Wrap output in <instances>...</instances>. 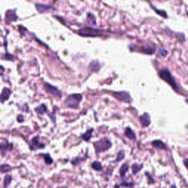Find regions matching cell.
<instances>
[{"label": "cell", "instance_id": "6da1fadb", "mask_svg": "<svg viewBox=\"0 0 188 188\" xmlns=\"http://www.w3.org/2000/svg\"><path fill=\"white\" fill-rule=\"evenodd\" d=\"M159 76L162 80H163L164 81H165L167 84L170 85V86L173 88V89H174L175 91L178 92V85L176 84V81H175V79L173 78V76L170 74V71L167 69H161L159 72Z\"/></svg>", "mask_w": 188, "mask_h": 188}, {"label": "cell", "instance_id": "7a4b0ae2", "mask_svg": "<svg viewBox=\"0 0 188 188\" xmlns=\"http://www.w3.org/2000/svg\"><path fill=\"white\" fill-rule=\"evenodd\" d=\"M83 95L80 94H71L67 96L65 100V105L72 109L79 108L80 102L83 100Z\"/></svg>", "mask_w": 188, "mask_h": 188}, {"label": "cell", "instance_id": "3957f363", "mask_svg": "<svg viewBox=\"0 0 188 188\" xmlns=\"http://www.w3.org/2000/svg\"><path fill=\"white\" fill-rule=\"evenodd\" d=\"M94 146L96 154H99V153L105 152L107 150L110 149L112 146V143L107 137H104L94 143Z\"/></svg>", "mask_w": 188, "mask_h": 188}, {"label": "cell", "instance_id": "277c9868", "mask_svg": "<svg viewBox=\"0 0 188 188\" xmlns=\"http://www.w3.org/2000/svg\"><path fill=\"white\" fill-rule=\"evenodd\" d=\"M102 32L99 29L91 27H84L77 31V33L83 37H98L102 35Z\"/></svg>", "mask_w": 188, "mask_h": 188}, {"label": "cell", "instance_id": "5b68a950", "mask_svg": "<svg viewBox=\"0 0 188 188\" xmlns=\"http://www.w3.org/2000/svg\"><path fill=\"white\" fill-rule=\"evenodd\" d=\"M111 95L120 102H123L127 104H129L132 102V98H131L130 95L126 91H118V92L114 91V92L111 93Z\"/></svg>", "mask_w": 188, "mask_h": 188}, {"label": "cell", "instance_id": "8992f818", "mask_svg": "<svg viewBox=\"0 0 188 188\" xmlns=\"http://www.w3.org/2000/svg\"><path fill=\"white\" fill-rule=\"evenodd\" d=\"M43 89L48 94L54 95V96H57V97L61 98L62 97V92L60 91L59 89H58V88L53 86V85H50L49 83H45L43 85Z\"/></svg>", "mask_w": 188, "mask_h": 188}, {"label": "cell", "instance_id": "52a82bcc", "mask_svg": "<svg viewBox=\"0 0 188 188\" xmlns=\"http://www.w3.org/2000/svg\"><path fill=\"white\" fill-rule=\"evenodd\" d=\"M35 7L37 10L41 13H50L51 11L55 10V7L51 4H46L43 3H36Z\"/></svg>", "mask_w": 188, "mask_h": 188}, {"label": "cell", "instance_id": "ba28073f", "mask_svg": "<svg viewBox=\"0 0 188 188\" xmlns=\"http://www.w3.org/2000/svg\"><path fill=\"white\" fill-rule=\"evenodd\" d=\"M29 148L32 151H34V150L40 149V148H45V144L40 143L39 142V136H36L31 140Z\"/></svg>", "mask_w": 188, "mask_h": 188}, {"label": "cell", "instance_id": "9c48e42d", "mask_svg": "<svg viewBox=\"0 0 188 188\" xmlns=\"http://www.w3.org/2000/svg\"><path fill=\"white\" fill-rule=\"evenodd\" d=\"M18 19L15 10H9L5 13V20L7 22H13Z\"/></svg>", "mask_w": 188, "mask_h": 188}, {"label": "cell", "instance_id": "30bf717a", "mask_svg": "<svg viewBox=\"0 0 188 188\" xmlns=\"http://www.w3.org/2000/svg\"><path fill=\"white\" fill-rule=\"evenodd\" d=\"M139 121H140V124L143 127H147V126H149L150 123H151V118H150V115L148 113H144L143 115H142L139 118Z\"/></svg>", "mask_w": 188, "mask_h": 188}, {"label": "cell", "instance_id": "8fae6325", "mask_svg": "<svg viewBox=\"0 0 188 188\" xmlns=\"http://www.w3.org/2000/svg\"><path fill=\"white\" fill-rule=\"evenodd\" d=\"M12 91L8 88H4L1 94V103H4V101H7L10 97Z\"/></svg>", "mask_w": 188, "mask_h": 188}, {"label": "cell", "instance_id": "7c38bea8", "mask_svg": "<svg viewBox=\"0 0 188 188\" xmlns=\"http://www.w3.org/2000/svg\"><path fill=\"white\" fill-rule=\"evenodd\" d=\"M101 69L100 63L98 60H93L89 65V70L91 72H98Z\"/></svg>", "mask_w": 188, "mask_h": 188}, {"label": "cell", "instance_id": "4fadbf2b", "mask_svg": "<svg viewBox=\"0 0 188 188\" xmlns=\"http://www.w3.org/2000/svg\"><path fill=\"white\" fill-rule=\"evenodd\" d=\"M124 135L126 137H128L129 139L132 140H135L136 139V135L133 130L131 129L130 127H126L125 129V131H124Z\"/></svg>", "mask_w": 188, "mask_h": 188}, {"label": "cell", "instance_id": "5bb4252c", "mask_svg": "<svg viewBox=\"0 0 188 188\" xmlns=\"http://www.w3.org/2000/svg\"><path fill=\"white\" fill-rule=\"evenodd\" d=\"M143 164H138V163H133L132 165V167H131V169H132V173L133 176L135 175H137L140 170L143 169Z\"/></svg>", "mask_w": 188, "mask_h": 188}, {"label": "cell", "instance_id": "9a60e30c", "mask_svg": "<svg viewBox=\"0 0 188 188\" xmlns=\"http://www.w3.org/2000/svg\"><path fill=\"white\" fill-rule=\"evenodd\" d=\"M35 110L36 113L39 115H43L45 114V113H48L49 112L48 108H47L46 106L44 105V104H42V105H39L38 107H35Z\"/></svg>", "mask_w": 188, "mask_h": 188}, {"label": "cell", "instance_id": "2e32d148", "mask_svg": "<svg viewBox=\"0 0 188 188\" xmlns=\"http://www.w3.org/2000/svg\"><path fill=\"white\" fill-rule=\"evenodd\" d=\"M129 165H128L127 163L123 164V165L121 166V167H120V169H119V175H120V176H121V178H122V179H124V177H125L126 172H127L128 170H129Z\"/></svg>", "mask_w": 188, "mask_h": 188}, {"label": "cell", "instance_id": "e0dca14e", "mask_svg": "<svg viewBox=\"0 0 188 188\" xmlns=\"http://www.w3.org/2000/svg\"><path fill=\"white\" fill-rule=\"evenodd\" d=\"M94 132V129L93 128H91V129H88L85 133L82 134L81 137L85 141L88 142L91 140V137H92V133Z\"/></svg>", "mask_w": 188, "mask_h": 188}, {"label": "cell", "instance_id": "ac0fdd59", "mask_svg": "<svg viewBox=\"0 0 188 188\" xmlns=\"http://www.w3.org/2000/svg\"><path fill=\"white\" fill-rule=\"evenodd\" d=\"M152 146L154 147V148H159V149H163V150H167V146H165V143H163L162 141L161 140H154L151 143Z\"/></svg>", "mask_w": 188, "mask_h": 188}, {"label": "cell", "instance_id": "d6986e66", "mask_svg": "<svg viewBox=\"0 0 188 188\" xmlns=\"http://www.w3.org/2000/svg\"><path fill=\"white\" fill-rule=\"evenodd\" d=\"M91 167H92L93 170H96V171L100 172L103 170V166H102V164L99 161H94L91 163Z\"/></svg>", "mask_w": 188, "mask_h": 188}, {"label": "cell", "instance_id": "ffe728a7", "mask_svg": "<svg viewBox=\"0 0 188 188\" xmlns=\"http://www.w3.org/2000/svg\"><path fill=\"white\" fill-rule=\"evenodd\" d=\"M39 156H41V157L43 158V160L44 162H45L46 165H50L53 163V159L49 154H40Z\"/></svg>", "mask_w": 188, "mask_h": 188}, {"label": "cell", "instance_id": "44dd1931", "mask_svg": "<svg viewBox=\"0 0 188 188\" xmlns=\"http://www.w3.org/2000/svg\"><path fill=\"white\" fill-rule=\"evenodd\" d=\"M155 50H156L155 47L145 46V47H142L140 51H141L143 54H147V55H153V54L155 52Z\"/></svg>", "mask_w": 188, "mask_h": 188}, {"label": "cell", "instance_id": "7402d4cb", "mask_svg": "<svg viewBox=\"0 0 188 188\" xmlns=\"http://www.w3.org/2000/svg\"><path fill=\"white\" fill-rule=\"evenodd\" d=\"M13 181V177L10 175H6L3 179V188H7Z\"/></svg>", "mask_w": 188, "mask_h": 188}, {"label": "cell", "instance_id": "603a6c76", "mask_svg": "<svg viewBox=\"0 0 188 188\" xmlns=\"http://www.w3.org/2000/svg\"><path fill=\"white\" fill-rule=\"evenodd\" d=\"M1 59L2 60H10V61H15V58L13 56V55H10L9 54V52H6L4 54H1Z\"/></svg>", "mask_w": 188, "mask_h": 188}, {"label": "cell", "instance_id": "cb8c5ba5", "mask_svg": "<svg viewBox=\"0 0 188 188\" xmlns=\"http://www.w3.org/2000/svg\"><path fill=\"white\" fill-rule=\"evenodd\" d=\"M13 170V167L9 165L8 164H3L1 165V172L2 173H8L10 170Z\"/></svg>", "mask_w": 188, "mask_h": 188}, {"label": "cell", "instance_id": "d4e9b609", "mask_svg": "<svg viewBox=\"0 0 188 188\" xmlns=\"http://www.w3.org/2000/svg\"><path fill=\"white\" fill-rule=\"evenodd\" d=\"M125 157V154H124V151H120L117 154V157L115 158V159L113 161V162H119L121 161H122L123 159Z\"/></svg>", "mask_w": 188, "mask_h": 188}, {"label": "cell", "instance_id": "484cf974", "mask_svg": "<svg viewBox=\"0 0 188 188\" xmlns=\"http://www.w3.org/2000/svg\"><path fill=\"white\" fill-rule=\"evenodd\" d=\"M87 21H88V23L91 24V25H96V18L92 13H88V16H87Z\"/></svg>", "mask_w": 188, "mask_h": 188}, {"label": "cell", "instance_id": "4316f807", "mask_svg": "<svg viewBox=\"0 0 188 188\" xmlns=\"http://www.w3.org/2000/svg\"><path fill=\"white\" fill-rule=\"evenodd\" d=\"M83 160H84L83 158L80 157H76V158H74L73 160L72 161V163L73 165H78L80 162H81L82 161H83Z\"/></svg>", "mask_w": 188, "mask_h": 188}, {"label": "cell", "instance_id": "83f0119b", "mask_svg": "<svg viewBox=\"0 0 188 188\" xmlns=\"http://www.w3.org/2000/svg\"><path fill=\"white\" fill-rule=\"evenodd\" d=\"M158 52H159L158 54H159V56L162 57V58H165L167 55V51L165 49H159Z\"/></svg>", "mask_w": 188, "mask_h": 188}, {"label": "cell", "instance_id": "f1b7e54d", "mask_svg": "<svg viewBox=\"0 0 188 188\" xmlns=\"http://www.w3.org/2000/svg\"><path fill=\"white\" fill-rule=\"evenodd\" d=\"M134 184H135V183L134 182H127V181H124V182L121 183V184H120V186H121V187H132V186H134Z\"/></svg>", "mask_w": 188, "mask_h": 188}, {"label": "cell", "instance_id": "f546056e", "mask_svg": "<svg viewBox=\"0 0 188 188\" xmlns=\"http://www.w3.org/2000/svg\"><path fill=\"white\" fill-rule=\"evenodd\" d=\"M154 10H155L156 13H157V14H159V15H160L161 16L164 17V18H166L167 17V15L166 13H165V11H164V10H157V9L154 8Z\"/></svg>", "mask_w": 188, "mask_h": 188}, {"label": "cell", "instance_id": "4dcf8cb0", "mask_svg": "<svg viewBox=\"0 0 188 188\" xmlns=\"http://www.w3.org/2000/svg\"><path fill=\"white\" fill-rule=\"evenodd\" d=\"M145 175H146V176H147V178H148V184H153V183L155 182V181L154 180V178L151 177V176L149 174V173H148V172H146V173H145Z\"/></svg>", "mask_w": 188, "mask_h": 188}, {"label": "cell", "instance_id": "1f68e13d", "mask_svg": "<svg viewBox=\"0 0 188 188\" xmlns=\"http://www.w3.org/2000/svg\"><path fill=\"white\" fill-rule=\"evenodd\" d=\"M184 165H185V166L187 167V168L188 169V159H186L184 161Z\"/></svg>", "mask_w": 188, "mask_h": 188}, {"label": "cell", "instance_id": "d6a6232c", "mask_svg": "<svg viewBox=\"0 0 188 188\" xmlns=\"http://www.w3.org/2000/svg\"><path fill=\"white\" fill-rule=\"evenodd\" d=\"M170 188H176V186H175V185H172L171 187H170Z\"/></svg>", "mask_w": 188, "mask_h": 188}, {"label": "cell", "instance_id": "836d02e7", "mask_svg": "<svg viewBox=\"0 0 188 188\" xmlns=\"http://www.w3.org/2000/svg\"><path fill=\"white\" fill-rule=\"evenodd\" d=\"M187 16H188V12H187Z\"/></svg>", "mask_w": 188, "mask_h": 188}]
</instances>
